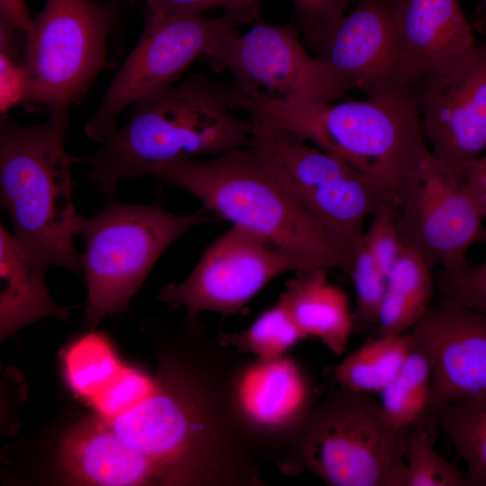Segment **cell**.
Listing matches in <instances>:
<instances>
[{
    "label": "cell",
    "mask_w": 486,
    "mask_h": 486,
    "mask_svg": "<svg viewBox=\"0 0 486 486\" xmlns=\"http://www.w3.org/2000/svg\"><path fill=\"white\" fill-rule=\"evenodd\" d=\"M203 60L214 70L230 72L233 86L255 100L323 103L348 92L289 25L257 22L247 32L220 40Z\"/></svg>",
    "instance_id": "11"
},
{
    "label": "cell",
    "mask_w": 486,
    "mask_h": 486,
    "mask_svg": "<svg viewBox=\"0 0 486 486\" xmlns=\"http://www.w3.org/2000/svg\"><path fill=\"white\" fill-rule=\"evenodd\" d=\"M355 6L315 43L323 61L348 91L367 96L414 90L395 28L393 0H356Z\"/></svg>",
    "instance_id": "14"
},
{
    "label": "cell",
    "mask_w": 486,
    "mask_h": 486,
    "mask_svg": "<svg viewBox=\"0 0 486 486\" xmlns=\"http://www.w3.org/2000/svg\"><path fill=\"white\" fill-rule=\"evenodd\" d=\"M0 337L4 340L43 318L66 320L72 307L50 298L44 269L37 265L0 224Z\"/></svg>",
    "instance_id": "20"
},
{
    "label": "cell",
    "mask_w": 486,
    "mask_h": 486,
    "mask_svg": "<svg viewBox=\"0 0 486 486\" xmlns=\"http://www.w3.org/2000/svg\"><path fill=\"white\" fill-rule=\"evenodd\" d=\"M348 275L353 280L356 291L353 308L355 330L376 324L386 291L387 275L376 263L364 238L354 255Z\"/></svg>",
    "instance_id": "28"
},
{
    "label": "cell",
    "mask_w": 486,
    "mask_h": 486,
    "mask_svg": "<svg viewBox=\"0 0 486 486\" xmlns=\"http://www.w3.org/2000/svg\"><path fill=\"white\" fill-rule=\"evenodd\" d=\"M32 19L25 0H0V22L23 34L32 25Z\"/></svg>",
    "instance_id": "35"
},
{
    "label": "cell",
    "mask_w": 486,
    "mask_h": 486,
    "mask_svg": "<svg viewBox=\"0 0 486 486\" xmlns=\"http://www.w3.org/2000/svg\"><path fill=\"white\" fill-rule=\"evenodd\" d=\"M410 331L366 341L335 369L339 386L362 392H381L394 378L408 355Z\"/></svg>",
    "instance_id": "24"
},
{
    "label": "cell",
    "mask_w": 486,
    "mask_h": 486,
    "mask_svg": "<svg viewBox=\"0 0 486 486\" xmlns=\"http://www.w3.org/2000/svg\"><path fill=\"white\" fill-rule=\"evenodd\" d=\"M458 173L486 220V152Z\"/></svg>",
    "instance_id": "34"
},
{
    "label": "cell",
    "mask_w": 486,
    "mask_h": 486,
    "mask_svg": "<svg viewBox=\"0 0 486 486\" xmlns=\"http://www.w3.org/2000/svg\"><path fill=\"white\" fill-rule=\"evenodd\" d=\"M481 243L486 244V230ZM436 285L440 301L451 302L486 316V258L439 269Z\"/></svg>",
    "instance_id": "29"
},
{
    "label": "cell",
    "mask_w": 486,
    "mask_h": 486,
    "mask_svg": "<svg viewBox=\"0 0 486 486\" xmlns=\"http://www.w3.org/2000/svg\"><path fill=\"white\" fill-rule=\"evenodd\" d=\"M410 331L432 360L428 420L443 405L486 394V316L439 301Z\"/></svg>",
    "instance_id": "17"
},
{
    "label": "cell",
    "mask_w": 486,
    "mask_h": 486,
    "mask_svg": "<svg viewBox=\"0 0 486 486\" xmlns=\"http://www.w3.org/2000/svg\"><path fill=\"white\" fill-rule=\"evenodd\" d=\"M409 433L400 486H464L465 475L436 449V427L432 421Z\"/></svg>",
    "instance_id": "27"
},
{
    "label": "cell",
    "mask_w": 486,
    "mask_h": 486,
    "mask_svg": "<svg viewBox=\"0 0 486 486\" xmlns=\"http://www.w3.org/2000/svg\"><path fill=\"white\" fill-rule=\"evenodd\" d=\"M484 218L461 175L430 151L399 202L398 229L404 247L433 269L458 266L481 243Z\"/></svg>",
    "instance_id": "13"
},
{
    "label": "cell",
    "mask_w": 486,
    "mask_h": 486,
    "mask_svg": "<svg viewBox=\"0 0 486 486\" xmlns=\"http://www.w3.org/2000/svg\"><path fill=\"white\" fill-rule=\"evenodd\" d=\"M199 352L161 353L126 401L91 410L63 436V482L102 486L262 485L253 446L236 422L227 375Z\"/></svg>",
    "instance_id": "1"
},
{
    "label": "cell",
    "mask_w": 486,
    "mask_h": 486,
    "mask_svg": "<svg viewBox=\"0 0 486 486\" xmlns=\"http://www.w3.org/2000/svg\"><path fill=\"white\" fill-rule=\"evenodd\" d=\"M323 268L301 270L285 283L279 301L305 338L320 339L341 356L355 331L353 308L346 293L328 280Z\"/></svg>",
    "instance_id": "19"
},
{
    "label": "cell",
    "mask_w": 486,
    "mask_h": 486,
    "mask_svg": "<svg viewBox=\"0 0 486 486\" xmlns=\"http://www.w3.org/2000/svg\"><path fill=\"white\" fill-rule=\"evenodd\" d=\"M484 1H485V4H486V0H484Z\"/></svg>",
    "instance_id": "37"
},
{
    "label": "cell",
    "mask_w": 486,
    "mask_h": 486,
    "mask_svg": "<svg viewBox=\"0 0 486 486\" xmlns=\"http://www.w3.org/2000/svg\"><path fill=\"white\" fill-rule=\"evenodd\" d=\"M217 338L222 346L253 355L260 361L286 356L293 346L306 339L280 301L263 311L248 328L235 333L221 332Z\"/></svg>",
    "instance_id": "26"
},
{
    "label": "cell",
    "mask_w": 486,
    "mask_h": 486,
    "mask_svg": "<svg viewBox=\"0 0 486 486\" xmlns=\"http://www.w3.org/2000/svg\"><path fill=\"white\" fill-rule=\"evenodd\" d=\"M312 268L320 267L302 255L231 225L208 246L186 279L167 284L158 298L173 308H185L190 320L205 311L230 316L275 277Z\"/></svg>",
    "instance_id": "12"
},
{
    "label": "cell",
    "mask_w": 486,
    "mask_h": 486,
    "mask_svg": "<svg viewBox=\"0 0 486 486\" xmlns=\"http://www.w3.org/2000/svg\"><path fill=\"white\" fill-rule=\"evenodd\" d=\"M408 431L387 421L373 393L339 386L304 418L280 467L331 486H400Z\"/></svg>",
    "instance_id": "6"
},
{
    "label": "cell",
    "mask_w": 486,
    "mask_h": 486,
    "mask_svg": "<svg viewBox=\"0 0 486 486\" xmlns=\"http://www.w3.org/2000/svg\"><path fill=\"white\" fill-rule=\"evenodd\" d=\"M398 202L387 201L371 217L364 235V244L386 275L404 248L398 229Z\"/></svg>",
    "instance_id": "30"
},
{
    "label": "cell",
    "mask_w": 486,
    "mask_h": 486,
    "mask_svg": "<svg viewBox=\"0 0 486 486\" xmlns=\"http://www.w3.org/2000/svg\"><path fill=\"white\" fill-rule=\"evenodd\" d=\"M260 0H146V5L170 14L200 15L222 8L224 12L247 14L256 18Z\"/></svg>",
    "instance_id": "32"
},
{
    "label": "cell",
    "mask_w": 486,
    "mask_h": 486,
    "mask_svg": "<svg viewBox=\"0 0 486 486\" xmlns=\"http://www.w3.org/2000/svg\"><path fill=\"white\" fill-rule=\"evenodd\" d=\"M408 355L394 378L381 392L379 403L387 421L398 430L427 422L433 365L426 345L411 331Z\"/></svg>",
    "instance_id": "22"
},
{
    "label": "cell",
    "mask_w": 486,
    "mask_h": 486,
    "mask_svg": "<svg viewBox=\"0 0 486 486\" xmlns=\"http://www.w3.org/2000/svg\"><path fill=\"white\" fill-rule=\"evenodd\" d=\"M464 460L468 486H486V394L443 405L429 416Z\"/></svg>",
    "instance_id": "23"
},
{
    "label": "cell",
    "mask_w": 486,
    "mask_h": 486,
    "mask_svg": "<svg viewBox=\"0 0 486 486\" xmlns=\"http://www.w3.org/2000/svg\"><path fill=\"white\" fill-rule=\"evenodd\" d=\"M432 268L415 250L404 247L387 275L376 324L379 336L410 331L422 319L433 292Z\"/></svg>",
    "instance_id": "21"
},
{
    "label": "cell",
    "mask_w": 486,
    "mask_h": 486,
    "mask_svg": "<svg viewBox=\"0 0 486 486\" xmlns=\"http://www.w3.org/2000/svg\"><path fill=\"white\" fill-rule=\"evenodd\" d=\"M231 105L338 157L398 203L430 153L414 90L296 103L255 100L234 88Z\"/></svg>",
    "instance_id": "2"
},
{
    "label": "cell",
    "mask_w": 486,
    "mask_h": 486,
    "mask_svg": "<svg viewBox=\"0 0 486 486\" xmlns=\"http://www.w3.org/2000/svg\"><path fill=\"white\" fill-rule=\"evenodd\" d=\"M310 47L332 28L356 0H292Z\"/></svg>",
    "instance_id": "31"
},
{
    "label": "cell",
    "mask_w": 486,
    "mask_h": 486,
    "mask_svg": "<svg viewBox=\"0 0 486 486\" xmlns=\"http://www.w3.org/2000/svg\"><path fill=\"white\" fill-rule=\"evenodd\" d=\"M123 364L111 339L94 330L77 337L62 352L65 381L85 403L114 379Z\"/></svg>",
    "instance_id": "25"
},
{
    "label": "cell",
    "mask_w": 486,
    "mask_h": 486,
    "mask_svg": "<svg viewBox=\"0 0 486 486\" xmlns=\"http://www.w3.org/2000/svg\"><path fill=\"white\" fill-rule=\"evenodd\" d=\"M231 413L249 441L284 444L313 408L314 389L299 364L289 356L254 359L227 378Z\"/></svg>",
    "instance_id": "16"
},
{
    "label": "cell",
    "mask_w": 486,
    "mask_h": 486,
    "mask_svg": "<svg viewBox=\"0 0 486 486\" xmlns=\"http://www.w3.org/2000/svg\"><path fill=\"white\" fill-rule=\"evenodd\" d=\"M68 106L47 109L48 119L24 126L4 117L0 126L1 206L12 235L41 268L82 274L74 237L82 215L75 210L71 168L81 158L65 147Z\"/></svg>",
    "instance_id": "4"
},
{
    "label": "cell",
    "mask_w": 486,
    "mask_h": 486,
    "mask_svg": "<svg viewBox=\"0 0 486 486\" xmlns=\"http://www.w3.org/2000/svg\"><path fill=\"white\" fill-rule=\"evenodd\" d=\"M149 176L194 195L207 212L231 225L302 255L320 268L349 274L346 253L251 147L204 161L173 160L155 166Z\"/></svg>",
    "instance_id": "5"
},
{
    "label": "cell",
    "mask_w": 486,
    "mask_h": 486,
    "mask_svg": "<svg viewBox=\"0 0 486 486\" xmlns=\"http://www.w3.org/2000/svg\"><path fill=\"white\" fill-rule=\"evenodd\" d=\"M431 153L459 172L486 152V44L462 68L414 88Z\"/></svg>",
    "instance_id": "15"
},
{
    "label": "cell",
    "mask_w": 486,
    "mask_h": 486,
    "mask_svg": "<svg viewBox=\"0 0 486 486\" xmlns=\"http://www.w3.org/2000/svg\"><path fill=\"white\" fill-rule=\"evenodd\" d=\"M251 122L248 147L328 230L352 264L366 221L387 201L395 200L338 157L262 120L251 117Z\"/></svg>",
    "instance_id": "8"
},
{
    "label": "cell",
    "mask_w": 486,
    "mask_h": 486,
    "mask_svg": "<svg viewBox=\"0 0 486 486\" xmlns=\"http://www.w3.org/2000/svg\"><path fill=\"white\" fill-rule=\"evenodd\" d=\"M254 19L240 13L205 17L147 7L141 37L86 124V136L104 143L117 129L116 120L126 107L173 86L192 62L204 59L220 40L238 32V25Z\"/></svg>",
    "instance_id": "10"
},
{
    "label": "cell",
    "mask_w": 486,
    "mask_h": 486,
    "mask_svg": "<svg viewBox=\"0 0 486 486\" xmlns=\"http://www.w3.org/2000/svg\"><path fill=\"white\" fill-rule=\"evenodd\" d=\"M121 12L118 0H46L23 33L31 82L25 104L49 109L79 102L105 65L107 38Z\"/></svg>",
    "instance_id": "9"
},
{
    "label": "cell",
    "mask_w": 486,
    "mask_h": 486,
    "mask_svg": "<svg viewBox=\"0 0 486 486\" xmlns=\"http://www.w3.org/2000/svg\"><path fill=\"white\" fill-rule=\"evenodd\" d=\"M206 212L176 215L156 205L112 201L94 216H81L85 325L94 328L104 318L124 311L170 245L194 226L220 219Z\"/></svg>",
    "instance_id": "7"
},
{
    "label": "cell",
    "mask_w": 486,
    "mask_h": 486,
    "mask_svg": "<svg viewBox=\"0 0 486 486\" xmlns=\"http://www.w3.org/2000/svg\"><path fill=\"white\" fill-rule=\"evenodd\" d=\"M232 110L230 86L190 76L138 100L128 122L81 163L90 166L97 189L112 196L122 178L149 176L158 165L248 147L251 119L244 121Z\"/></svg>",
    "instance_id": "3"
},
{
    "label": "cell",
    "mask_w": 486,
    "mask_h": 486,
    "mask_svg": "<svg viewBox=\"0 0 486 486\" xmlns=\"http://www.w3.org/2000/svg\"><path fill=\"white\" fill-rule=\"evenodd\" d=\"M393 15L416 86L426 76L462 68L480 48L457 0H393Z\"/></svg>",
    "instance_id": "18"
},
{
    "label": "cell",
    "mask_w": 486,
    "mask_h": 486,
    "mask_svg": "<svg viewBox=\"0 0 486 486\" xmlns=\"http://www.w3.org/2000/svg\"><path fill=\"white\" fill-rule=\"evenodd\" d=\"M140 1H143V2H145L146 0H140Z\"/></svg>",
    "instance_id": "36"
},
{
    "label": "cell",
    "mask_w": 486,
    "mask_h": 486,
    "mask_svg": "<svg viewBox=\"0 0 486 486\" xmlns=\"http://www.w3.org/2000/svg\"><path fill=\"white\" fill-rule=\"evenodd\" d=\"M30 90V77L22 60L0 53L1 113L20 104H26Z\"/></svg>",
    "instance_id": "33"
}]
</instances>
